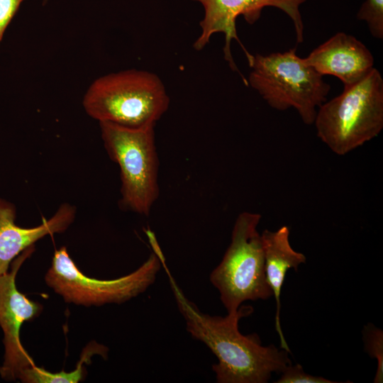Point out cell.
<instances>
[{
    "label": "cell",
    "mask_w": 383,
    "mask_h": 383,
    "mask_svg": "<svg viewBox=\"0 0 383 383\" xmlns=\"http://www.w3.org/2000/svg\"><path fill=\"white\" fill-rule=\"evenodd\" d=\"M107 348L96 342H91L87 346L82 353L76 369L70 372L61 371L52 373L43 367L33 365L23 370L18 379L26 383H77L82 379L84 375V364L88 362L95 354H99L106 357Z\"/></svg>",
    "instance_id": "13"
},
{
    "label": "cell",
    "mask_w": 383,
    "mask_h": 383,
    "mask_svg": "<svg viewBox=\"0 0 383 383\" xmlns=\"http://www.w3.org/2000/svg\"><path fill=\"white\" fill-rule=\"evenodd\" d=\"M265 256V270L267 282L272 291L277 303L275 326L281 348L290 353L280 326V294L285 275L289 269L297 270L305 263V255L296 251L289 242V229L284 226L275 231L267 229L261 233Z\"/></svg>",
    "instance_id": "12"
},
{
    "label": "cell",
    "mask_w": 383,
    "mask_h": 383,
    "mask_svg": "<svg viewBox=\"0 0 383 383\" xmlns=\"http://www.w3.org/2000/svg\"><path fill=\"white\" fill-rule=\"evenodd\" d=\"M199 2L204 8V17L200 21L201 33L194 43V48L202 50L210 41L211 36L217 33L225 35L224 57L231 68L238 72L244 84L248 80L239 72L231 50V43L235 40L245 52L249 65L253 55L248 52L237 34L236 19L242 16L250 24L255 23L260 17L262 9L273 6L284 11L292 21L297 43L304 41V23L300 6L306 0H192Z\"/></svg>",
    "instance_id": "8"
},
{
    "label": "cell",
    "mask_w": 383,
    "mask_h": 383,
    "mask_svg": "<svg viewBox=\"0 0 383 383\" xmlns=\"http://www.w3.org/2000/svg\"><path fill=\"white\" fill-rule=\"evenodd\" d=\"M281 377L276 383H334L328 379L316 377L306 373L301 365L292 364L287 366L282 372Z\"/></svg>",
    "instance_id": "16"
},
{
    "label": "cell",
    "mask_w": 383,
    "mask_h": 383,
    "mask_svg": "<svg viewBox=\"0 0 383 383\" xmlns=\"http://www.w3.org/2000/svg\"><path fill=\"white\" fill-rule=\"evenodd\" d=\"M363 340L367 353L377 362V369L374 382H383V332L372 323L366 325L363 329Z\"/></svg>",
    "instance_id": "14"
},
{
    "label": "cell",
    "mask_w": 383,
    "mask_h": 383,
    "mask_svg": "<svg viewBox=\"0 0 383 383\" xmlns=\"http://www.w3.org/2000/svg\"><path fill=\"white\" fill-rule=\"evenodd\" d=\"M357 18L367 23L374 38H383V0H365L357 13Z\"/></svg>",
    "instance_id": "15"
},
{
    "label": "cell",
    "mask_w": 383,
    "mask_h": 383,
    "mask_svg": "<svg viewBox=\"0 0 383 383\" xmlns=\"http://www.w3.org/2000/svg\"><path fill=\"white\" fill-rule=\"evenodd\" d=\"M33 250V245L24 250L13 260L11 270L0 276V326L5 349L0 374L6 381L16 380L23 370L35 365L21 343L20 329L23 322L38 316L43 306L28 299L16 285L20 267Z\"/></svg>",
    "instance_id": "9"
},
{
    "label": "cell",
    "mask_w": 383,
    "mask_h": 383,
    "mask_svg": "<svg viewBox=\"0 0 383 383\" xmlns=\"http://www.w3.org/2000/svg\"><path fill=\"white\" fill-rule=\"evenodd\" d=\"M24 0H0V43L6 29Z\"/></svg>",
    "instance_id": "17"
},
{
    "label": "cell",
    "mask_w": 383,
    "mask_h": 383,
    "mask_svg": "<svg viewBox=\"0 0 383 383\" xmlns=\"http://www.w3.org/2000/svg\"><path fill=\"white\" fill-rule=\"evenodd\" d=\"M99 126L104 148L120 168L121 207L148 216L160 192L155 124L133 128L99 122Z\"/></svg>",
    "instance_id": "5"
},
{
    "label": "cell",
    "mask_w": 383,
    "mask_h": 383,
    "mask_svg": "<svg viewBox=\"0 0 383 383\" xmlns=\"http://www.w3.org/2000/svg\"><path fill=\"white\" fill-rule=\"evenodd\" d=\"M316 134L331 150L345 155L377 137L383 128V79L372 68L343 92L322 104L314 120Z\"/></svg>",
    "instance_id": "2"
},
{
    "label": "cell",
    "mask_w": 383,
    "mask_h": 383,
    "mask_svg": "<svg viewBox=\"0 0 383 383\" xmlns=\"http://www.w3.org/2000/svg\"><path fill=\"white\" fill-rule=\"evenodd\" d=\"M261 215L244 211L234 223L231 241L210 281L220 293L228 313L245 301L266 300L273 294L266 279L265 256L257 226Z\"/></svg>",
    "instance_id": "6"
},
{
    "label": "cell",
    "mask_w": 383,
    "mask_h": 383,
    "mask_svg": "<svg viewBox=\"0 0 383 383\" xmlns=\"http://www.w3.org/2000/svg\"><path fill=\"white\" fill-rule=\"evenodd\" d=\"M47 0H45L44 2H45Z\"/></svg>",
    "instance_id": "18"
},
{
    "label": "cell",
    "mask_w": 383,
    "mask_h": 383,
    "mask_svg": "<svg viewBox=\"0 0 383 383\" xmlns=\"http://www.w3.org/2000/svg\"><path fill=\"white\" fill-rule=\"evenodd\" d=\"M76 209L63 204L48 220L33 228L15 223L14 205L0 197V276L9 271L13 260L45 235L64 232L73 222Z\"/></svg>",
    "instance_id": "11"
},
{
    "label": "cell",
    "mask_w": 383,
    "mask_h": 383,
    "mask_svg": "<svg viewBox=\"0 0 383 383\" xmlns=\"http://www.w3.org/2000/svg\"><path fill=\"white\" fill-rule=\"evenodd\" d=\"M296 51L294 48L284 52L253 55L248 83L272 108H294L305 124L311 125L331 86Z\"/></svg>",
    "instance_id": "4"
},
{
    "label": "cell",
    "mask_w": 383,
    "mask_h": 383,
    "mask_svg": "<svg viewBox=\"0 0 383 383\" xmlns=\"http://www.w3.org/2000/svg\"><path fill=\"white\" fill-rule=\"evenodd\" d=\"M320 74L338 78L343 85L353 84L374 68V59L364 43L338 32L304 58Z\"/></svg>",
    "instance_id": "10"
},
{
    "label": "cell",
    "mask_w": 383,
    "mask_h": 383,
    "mask_svg": "<svg viewBox=\"0 0 383 383\" xmlns=\"http://www.w3.org/2000/svg\"><path fill=\"white\" fill-rule=\"evenodd\" d=\"M154 251L135 271L114 279L85 276L70 258L66 247L55 251L45 281L66 302L86 306L121 304L145 292L162 266V252L150 239Z\"/></svg>",
    "instance_id": "7"
},
{
    "label": "cell",
    "mask_w": 383,
    "mask_h": 383,
    "mask_svg": "<svg viewBox=\"0 0 383 383\" xmlns=\"http://www.w3.org/2000/svg\"><path fill=\"white\" fill-rule=\"evenodd\" d=\"M165 269L178 309L191 335L203 342L216 355L213 365L218 383H265L272 372L281 373L292 364L289 351L275 345L263 346L257 334L244 335L238 329L239 320L252 313L250 306L240 307L225 317L201 313L188 300Z\"/></svg>",
    "instance_id": "1"
},
{
    "label": "cell",
    "mask_w": 383,
    "mask_h": 383,
    "mask_svg": "<svg viewBox=\"0 0 383 383\" xmlns=\"http://www.w3.org/2000/svg\"><path fill=\"white\" fill-rule=\"evenodd\" d=\"M92 118L126 127L155 124L166 112L170 98L156 74L128 70L95 79L82 101Z\"/></svg>",
    "instance_id": "3"
}]
</instances>
